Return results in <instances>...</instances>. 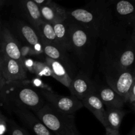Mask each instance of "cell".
Returning <instances> with one entry per match:
<instances>
[{
    "label": "cell",
    "mask_w": 135,
    "mask_h": 135,
    "mask_svg": "<svg viewBox=\"0 0 135 135\" xmlns=\"http://www.w3.org/2000/svg\"><path fill=\"white\" fill-rule=\"evenodd\" d=\"M39 7L44 21L52 25L55 22H65L67 21V11L54 1H52L50 3Z\"/></svg>",
    "instance_id": "obj_17"
},
{
    "label": "cell",
    "mask_w": 135,
    "mask_h": 135,
    "mask_svg": "<svg viewBox=\"0 0 135 135\" xmlns=\"http://www.w3.org/2000/svg\"><path fill=\"white\" fill-rule=\"evenodd\" d=\"M12 112L34 135H54L31 111L25 109H17Z\"/></svg>",
    "instance_id": "obj_13"
},
{
    "label": "cell",
    "mask_w": 135,
    "mask_h": 135,
    "mask_svg": "<svg viewBox=\"0 0 135 135\" xmlns=\"http://www.w3.org/2000/svg\"><path fill=\"white\" fill-rule=\"evenodd\" d=\"M5 83V80H4L2 76H0V88H1V87L3 85V84Z\"/></svg>",
    "instance_id": "obj_32"
},
{
    "label": "cell",
    "mask_w": 135,
    "mask_h": 135,
    "mask_svg": "<svg viewBox=\"0 0 135 135\" xmlns=\"http://www.w3.org/2000/svg\"><path fill=\"white\" fill-rule=\"evenodd\" d=\"M34 113L54 135H79L74 114L59 112L48 103Z\"/></svg>",
    "instance_id": "obj_5"
},
{
    "label": "cell",
    "mask_w": 135,
    "mask_h": 135,
    "mask_svg": "<svg viewBox=\"0 0 135 135\" xmlns=\"http://www.w3.org/2000/svg\"><path fill=\"white\" fill-rule=\"evenodd\" d=\"M131 35L132 39H133V41L135 42V25L134 26V27L133 28V29H132L131 32Z\"/></svg>",
    "instance_id": "obj_30"
},
{
    "label": "cell",
    "mask_w": 135,
    "mask_h": 135,
    "mask_svg": "<svg viewBox=\"0 0 135 135\" xmlns=\"http://www.w3.org/2000/svg\"><path fill=\"white\" fill-rule=\"evenodd\" d=\"M106 110V127L112 130L119 131L123 117L125 115V112L123 108H115L105 107Z\"/></svg>",
    "instance_id": "obj_21"
},
{
    "label": "cell",
    "mask_w": 135,
    "mask_h": 135,
    "mask_svg": "<svg viewBox=\"0 0 135 135\" xmlns=\"http://www.w3.org/2000/svg\"><path fill=\"white\" fill-rule=\"evenodd\" d=\"M32 74L36 75L38 77L51 76V72L50 67L44 61L35 59L32 68Z\"/></svg>",
    "instance_id": "obj_23"
},
{
    "label": "cell",
    "mask_w": 135,
    "mask_h": 135,
    "mask_svg": "<svg viewBox=\"0 0 135 135\" xmlns=\"http://www.w3.org/2000/svg\"><path fill=\"white\" fill-rule=\"evenodd\" d=\"M12 28L15 33V36L20 39L21 44L30 46L36 52L41 61L44 60L45 55L44 54L43 45L40 38L34 27L21 20L13 21Z\"/></svg>",
    "instance_id": "obj_6"
},
{
    "label": "cell",
    "mask_w": 135,
    "mask_h": 135,
    "mask_svg": "<svg viewBox=\"0 0 135 135\" xmlns=\"http://www.w3.org/2000/svg\"><path fill=\"white\" fill-rule=\"evenodd\" d=\"M69 32V51L79 71L90 76L99 40L94 33L67 19Z\"/></svg>",
    "instance_id": "obj_3"
},
{
    "label": "cell",
    "mask_w": 135,
    "mask_h": 135,
    "mask_svg": "<svg viewBox=\"0 0 135 135\" xmlns=\"http://www.w3.org/2000/svg\"><path fill=\"white\" fill-rule=\"evenodd\" d=\"M15 6L20 15L26 19L35 30L44 21L39 6L32 0H15Z\"/></svg>",
    "instance_id": "obj_12"
},
{
    "label": "cell",
    "mask_w": 135,
    "mask_h": 135,
    "mask_svg": "<svg viewBox=\"0 0 135 135\" xmlns=\"http://www.w3.org/2000/svg\"><path fill=\"white\" fill-rule=\"evenodd\" d=\"M104 76L107 84L122 97L125 103H127L129 91L134 76L133 71H116L105 73Z\"/></svg>",
    "instance_id": "obj_8"
},
{
    "label": "cell",
    "mask_w": 135,
    "mask_h": 135,
    "mask_svg": "<svg viewBox=\"0 0 135 135\" xmlns=\"http://www.w3.org/2000/svg\"><path fill=\"white\" fill-rule=\"evenodd\" d=\"M81 102L83 107H85L90 111L103 126L105 128L106 127V110L105 105L96 92H94L88 94Z\"/></svg>",
    "instance_id": "obj_18"
},
{
    "label": "cell",
    "mask_w": 135,
    "mask_h": 135,
    "mask_svg": "<svg viewBox=\"0 0 135 135\" xmlns=\"http://www.w3.org/2000/svg\"><path fill=\"white\" fill-rule=\"evenodd\" d=\"M21 57L22 59H25V58L31 57V58H36L37 60H40L39 56L36 54L34 49L30 46H28L26 44H21ZM41 61V60H40Z\"/></svg>",
    "instance_id": "obj_24"
},
{
    "label": "cell",
    "mask_w": 135,
    "mask_h": 135,
    "mask_svg": "<svg viewBox=\"0 0 135 135\" xmlns=\"http://www.w3.org/2000/svg\"><path fill=\"white\" fill-rule=\"evenodd\" d=\"M2 29H3V28L1 27V22H0V40H1V34H2Z\"/></svg>",
    "instance_id": "obj_35"
},
{
    "label": "cell",
    "mask_w": 135,
    "mask_h": 135,
    "mask_svg": "<svg viewBox=\"0 0 135 135\" xmlns=\"http://www.w3.org/2000/svg\"><path fill=\"white\" fill-rule=\"evenodd\" d=\"M131 105H132V106H133V109H134V111L135 112V102H133V104H131Z\"/></svg>",
    "instance_id": "obj_36"
},
{
    "label": "cell",
    "mask_w": 135,
    "mask_h": 135,
    "mask_svg": "<svg viewBox=\"0 0 135 135\" xmlns=\"http://www.w3.org/2000/svg\"><path fill=\"white\" fill-rule=\"evenodd\" d=\"M21 42L6 26L3 27L0 40V54L10 59L18 61L22 64Z\"/></svg>",
    "instance_id": "obj_10"
},
{
    "label": "cell",
    "mask_w": 135,
    "mask_h": 135,
    "mask_svg": "<svg viewBox=\"0 0 135 135\" xmlns=\"http://www.w3.org/2000/svg\"><path fill=\"white\" fill-rule=\"evenodd\" d=\"M133 74L135 75V62H134V69H133Z\"/></svg>",
    "instance_id": "obj_37"
},
{
    "label": "cell",
    "mask_w": 135,
    "mask_h": 135,
    "mask_svg": "<svg viewBox=\"0 0 135 135\" xmlns=\"http://www.w3.org/2000/svg\"><path fill=\"white\" fill-rule=\"evenodd\" d=\"M67 20L89 30L103 44L131 32L113 15L110 5L90 1L83 8L67 11Z\"/></svg>",
    "instance_id": "obj_1"
},
{
    "label": "cell",
    "mask_w": 135,
    "mask_h": 135,
    "mask_svg": "<svg viewBox=\"0 0 135 135\" xmlns=\"http://www.w3.org/2000/svg\"><path fill=\"white\" fill-rule=\"evenodd\" d=\"M127 135H135V125H134L133 129H132V130L130 131V133Z\"/></svg>",
    "instance_id": "obj_33"
},
{
    "label": "cell",
    "mask_w": 135,
    "mask_h": 135,
    "mask_svg": "<svg viewBox=\"0 0 135 135\" xmlns=\"http://www.w3.org/2000/svg\"><path fill=\"white\" fill-rule=\"evenodd\" d=\"M55 36L61 47L69 51V32L67 21L55 22L52 24Z\"/></svg>",
    "instance_id": "obj_22"
},
{
    "label": "cell",
    "mask_w": 135,
    "mask_h": 135,
    "mask_svg": "<svg viewBox=\"0 0 135 135\" xmlns=\"http://www.w3.org/2000/svg\"><path fill=\"white\" fill-rule=\"evenodd\" d=\"M43 61L46 62L50 67L51 72V76L69 88L73 79L75 77L70 71L61 63L54 60L46 55Z\"/></svg>",
    "instance_id": "obj_19"
},
{
    "label": "cell",
    "mask_w": 135,
    "mask_h": 135,
    "mask_svg": "<svg viewBox=\"0 0 135 135\" xmlns=\"http://www.w3.org/2000/svg\"><path fill=\"white\" fill-rule=\"evenodd\" d=\"M110 7L116 19L132 30L135 25V0H115Z\"/></svg>",
    "instance_id": "obj_9"
},
{
    "label": "cell",
    "mask_w": 135,
    "mask_h": 135,
    "mask_svg": "<svg viewBox=\"0 0 135 135\" xmlns=\"http://www.w3.org/2000/svg\"><path fill=\"white\" fill-rule=\"evenodd\" d=\"M96 83L87 74L79 71L73 79L68 89L71 96L81 101L88 94L95 92Z\"/></svg>",
    "instance_id": "obj_11"
},
{
    "label": "cell",
    "mask_w": 135,
    "mask_h": 135,
    "mask_svg": "<svg viewBox=\"0 0 135 135\" xmlns=\"http://www.w3.org/2000/svg\"><path fill=\"white\" fill-rule=\"evenodd\" d=\"M44 54L46 56L61 63L74 76L79 72L76 65L69 53L52 45L42 43Z\"/></svg>",
    "instance_id": "obj_14"
},
{
    "label": "cell",
    "mask_w": 135,
    "mask_h": 135,
    "mask_svg": "<svg viewBox=\"0 0 135 135\" xmlns=\"http://www.w3.org/2000/svg\"></svg>",
    "instance_id": "obj_39"
},
{
    "label": "cell",
    "mask_w": 135,
    "mask_h": 135,
    "mask_svg": "<svg viewBox=\"0 0 135 135\" xmlns=\"http://www.w3.org/2000/svg\"><path fill=\"white\" fill-rule=\"evenodd\" d=\"M36 31L38 33L42 43L52 45L62 49L57 39L54 27L51 24L43 21L36 29Z\"/></svg>",
    "instance_id": "obj_20"
},
{
    "label": "cell",
    "mask_w": 135,
    "mask_h": 135,
    "mask_svg": "<svg viewBox=\"0 0 135 135\" xmlns=\"http://www.w3.org/2000/svg\"><path fill=\"white\" fill-rule=\"evenodd\" d=\"M90 1H104V2L107 3L111 5L112 3H113L115 0H90Z\"/></svg>",
    "instance_id": "obj_31"
},
{
    "label": "cell",
    "mask_w": 135,
    "mask_h": 135,
    "mask_svg": "<svg viewBox=\"0 0 135 135\" xmlns=\"http://www.w3.org/2000/svg\"><path fill=\"white\" fill-rule=\"evenodd\" d=\"M3 67V56L0 54V76H2Z\"/></svg>",
    "instance_id": "obj_29"
},
{
    "label": "cell",
    "mask_w": 135,
    "mask_h": 135,
    "mask_svg": "<svg viewBox=\"0 0 135 135\" xmlns=\"http://www.w3.org/2000/svg\"><path fill=\"white\" fill-rule=\"evenodd\" d=\"M27 73L22 63L18 61L3 56L2 76L6 83L26 80Z\"/></svg>",
    "instance_id": "obj_15"
},
{
    "label": "cell",
    "mask_w": 135,
    "mask_h": 135,
    "mask_svg": "<svg viewBox=\"0 0 135 135\" xmlns=\"http://www.w3.org/2000/svg\"><path fill=\"white\" fill-rule=\"evenodd\" d=\"M1 102L11 111L25 109L33 113L46 104V100L38 90L26 80L6 83L0 88Z\"/></svg>",
    "instance_id": "obj_4"
},
{
    "label": "cell",
    "mask_w": 135,
    "mask_h": 135,
    "mask_svg": "<svg viewBox=\"0 0 135 135\" xmlns=\"http://www.w3.org/2000/svg\"><path fill=\"white\" fill-rule=\"evenodd\" d=\"M95 92L105 107L123 108L125 104L122 97L107 84H103L96 83Z\"/></svg>",
    "instance_id": "obj_16"
},
{
    "label": "cell",
    "mask_w": 135,
    "mask_h": 135,
    "mask_svg": "<svg viewBox=\"0 0 135 135\" xmlns=\"http://www.w3.org/2000/svg\"><path fill=\"white\" fill-rule=\"evenodd\" d=\"M135 102V75L133 79V84H132L131 88L130 91H129V96H128L127 102L129 104H133Z\"/></svg>",
    "instance_id": "obj_26"
},
{
    "label": "cell",
    "mask_w": 135,
    "mask_h": 135,
    "mask_svg": "<svg viewBox=\"0 0 135 135\" xmlns=\"http://www.w3.org/2000/svg\"><path fill=\"white\" fill-rule=\"evenodd\" d=\"M9 124L10 135H30L24 128L20 127L12 120L7 121Z\"/></svg>",
    "instance_id": "obj_25"
},
{
    "label": "cell",
    "mask_w": 135,
    "mask_h": 135,
    "mask_svg": "<svg viewBox=\"0 0 135 135\" xmlns=\"http://www.w3.org/2000/svg\"><path fill=\"white\" fill-rule=\"evenodd\" d=\"M36 4L38 5L39 7L42 6V5H47V4L50 3L52 1V0H32Z\"/></svg>",
    "instance_id": "obj_27"
},
{
    "label": "cell",
    "mask_w": 135,
    "mask_h": 135,
    "mask_svg": "<svg viewBox=\"0 0 135 135\" xmlns=\"http://www.w3.org/2000/svg\"><path fill=\"white\" fill-rule=\"evenodd\" d=\"M7 1V0H0V7L5 5V4L6 3Z\"/></svg>",
    "instance_id": "obj_34"
},
{
    "label": "cell",
    "mask_w": 135,
    "mask_h": 135,
    "mask_svg": "<svg viewBox=\"0 0 135 135\" xmlns=\"http://www.w3.org/2000/svg\"><path fill=\"white\" fill-rule=\"evenodd\" d=\"M105 135H121L119 131L112 130L109 129H105Z\"/></svg>",
    "instance_id": "obj_28"
},
{
    "label": "cell",
    "mask_w": 135,
    "mask_h": 135,
    "mask_svg": "<svg viewBox=\"0 0 135 135\" xmlns=\"http://www.w3.org/2000/svg\"><path fill=\"white\" fill-rule=\"evenodd\" d=\"M131 32L104 44L99 57V68L103 75L121 71L133 72L135 42Z\"/></svg>",
    "instance_id": "obj_2"
},
{
    "label": "cell",
    "mask_w": 135,
    "mask_h": 135,
    "mask_svg": "<svg viewBox=\"0 0 135 135\" xmlns=\"http://www.w3.org/2000/svg\"><path fill=\"white\" fill-rule=\"evenodd\" d=\"M0 103H1V96H0Z\"/></svg>",
    "instance_id": "obj_38"
},
{
    "label": "cell",
    "mask_w": 135,
    "mask_h": 135,
    "mask_svg": "<svg viewBox=\"0 0 135 135\" xmlns=\"http://www.w3.org/2000/svg\"><path fill=\"white\" fill-rule=\"evenodd\" d=\"M47 103L57 110L67 114H75L83 107L82 102L73 96H65L55 93L49 88L38 91Z\"/></svg>",
    "instance_id": "obj_7"
}]
</instances>
